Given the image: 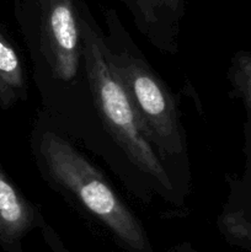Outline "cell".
<instances>
[{"mask_svg":"<svg viewBox=\"0 0 251 252\" xmlns=\"http://www.w3.org/2000/svg\"><path fill=\"white\" fill-rule=\"evenodd\" d=\"M42 115L52 126L93 152L108 145L94 106L80 19L68 0H52L20 16Z\"/></svg>","mask_w":251,"mask_h":252,"instance_id":"6da1fadb","label":"cell"},{"mask_svg":"<svg viewBox=\"0 0 251 252\" xmlns=\"http://www.w3.org/2000/svg\"><path fill=\"white\" fill-rule=\"evenodd\" d=\"M42 177L132 252H153L144 226L88 158L42 113L31 133Z\"/></svg>","mask_w":251,"mask_h":252,"instance_id":"7a4b0ae2","label":"cell"},{"mask_svg":"<svg viewBox=\"0 0 251 252\" xmlns=\"http://www.w3.org/2000/svg\"><path fill=\"white\" fill-rule=\"evenodd\" d=\"M80 26L91 95L103 132L161 198L181 207L185 194L179 191L170 170L148 142L111 64L103 36L86 20H80Z\"/></svg>","mask_w":251,"mask_h":252,"instance_id":"3957f363","label":"cell"},{"mask_svg":"<svg viewBox=\"0 0 251 252\" xmlns=\"http://www.w3.org/2000/svg\"><path fill=\"white\" fill-rule=\"evenodd\" d=\"M103 39L111 64L157 157L167 169L175 164H187L186 134L179 105L164 79L116 20Z\"/></svg>","mask_w":251,"mask_h":252,"instance_id":"277c9868","label":"cell"},{"mask_svg":"<svg viewBox=\"0 0 251 252\" xmlns=\"http://www.w3.org/2000/svg\"><path fill=\"white\" fill-rule=\"evenodd\" d=\"M48 230L38 206L30 201L0 165V245L21 252L22 239L33 229Z\"/></svg>","mask_w":251,"mask_h":252,"instance_id":"5b68a950","label":"cell"},{"mask_svg":"<svg viewBox=\"0 0 251 252\" xmlns=\"http://www.w3.org/2000/svg\"><path fill=\"white\" fill-rule=\"evenodd\" d=\"M29 97V79L21 53L0 29V108L10 110Z\"/></svg>","mask_w":251,"mask_h":252,"instance_id":"8992f818","label":"cell"},{"mask_svg":"<svg viewBox=\"0 0 251 252\" xmlns=\"http://www.w3.org/2000/svg\"><path fill=\"white\" fill-rule=\"evenodd\" d=\"M228 76L234 93L251 111V52H239L233 57Z\"/></svg>","mask_w":251,"mask_h":252,"instance_id":"52a82bcc","label":"cell"}]
</instances>
